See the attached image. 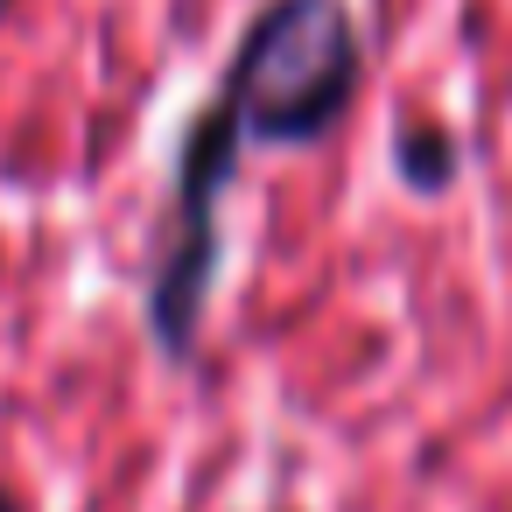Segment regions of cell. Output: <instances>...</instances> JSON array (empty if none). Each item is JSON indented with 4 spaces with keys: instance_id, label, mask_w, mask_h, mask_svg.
<instances>
[{
    "instance_id": "obj_4",
    "label": "cell",
    "mask_w": 512,
    "mask_h": 512,
    "mask_svg": "<svg viewBox=\"0 0 512 512\" xmlns=\"http://www.w3.org/2000/svg\"><path fill=\"white\" fill-rule=\"evenodd\" d=\"M0 512H22V505H15V498H8V491H0Z\"/></svg>"
},
{
    "instance_id": "obj_3",
    "label": "cell",
    "mask_w": 512,
    "mask_h": 512,
    "mask_svg": "<svg viewBox=\"0 0 512 512\" xmlns=\"http://www.w3.org/2000/svg\"><path fill=\"white\" fill-rule=\"evenodd\" d=\"M393 162H400V176H407L414 190H442V183L456 176V141H449L442 127H407L400 148H393Z\"/></svg>"
},
{
    "instance_id": "obj_2",
    "label": "cell",
    "mask_w": 512,
    "mask_h": 512,
    "mask_svg": "<svg viewBox=\"0 0 512 512\" xmlns=\"http://www.w3.org/2000/svg\"><path fill=\"white\" fill-rule=\"evenodd\" d=\"M239 169V127L225 106H211L183 148V204H176V232L155 274V337L183 358L197 344V316L211 295V267H218V190Z\"/></svg>"
},
{
    "instance_id": "obj_1",
    "label": "cell",
    "mask_w": 512,
    "mask_h": 512,
    "mask_svg": "<svg viewBox=\"0 0 512 512\" xmlns=\"http://www.w3.org/2000/svg\"><path fill=\"white\" fill-rule=\"evenodd\" d=\"M358 85V29L344 0H267L253 15L232 78L225 113L239 141H316Z\"/></svg>"
}]
</instances>
